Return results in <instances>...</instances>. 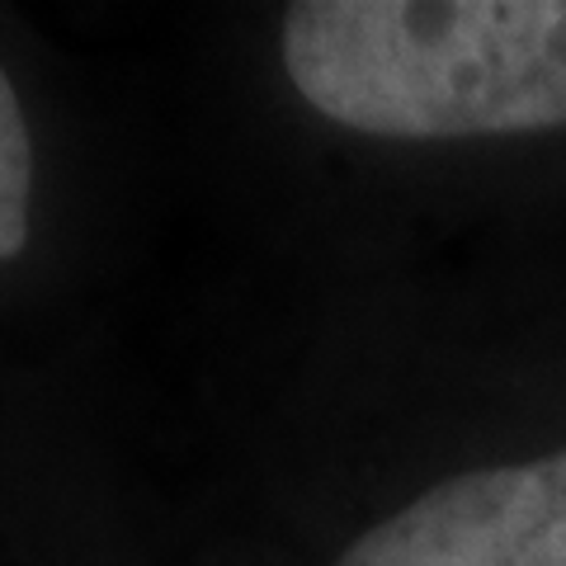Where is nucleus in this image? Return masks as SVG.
Listing matches in <instances>:
<instances>
[{
    "instance_id": "f257e3e1",
    "label": "nucleus",
    "mask_w": 566,
    "mask_h": 566,
    "mask_svg": "<svg viewBox=\"0 0 566 566\" xmlns=\"http://www.w3.org/2000/svg\"><path fill=\"white\" fill-rule=\"evenodd\" d=\"M283 66L316 114L374 137L566 123V0H307Z\"/></svg>"
},
{
    "instance_id": "f03ea898",
    "label": "nucleus",
    "mask_w": 566,
    "mask_h": 566,
    "mask_svg": "<svg viewBox=\"0 0 566 566\" xmlns=\"http://www.w3.org/2000/svg\"><path fill=\"white\" fill-rule=\"evenodd\" d=\"M335 566H566V449L430 486Z\"/></svg>"
},
{
    "instance_id": "7ed1b4c3",
    "label": "nucleus",
    "mask_w": 566,
    "mask_h": 566,
    "mask_svg": "<svg viewBox=\"0 0 566 566\" xmlns=\"http://www.w3.org/2000/svg\"><path fill=\"white\" fill-rule=\"evenodd\" d=\"M29 199H33V147L10 76L0 71V260L20 255L29 241Z\"/></svg>"
}]
</instances>
